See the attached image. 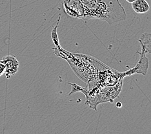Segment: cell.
Segmentation results:
<instances>
[{
  "instance_id": "obj_1",
  "label": "cell",
  "mask_w": 151,
  "mask_h": 134,
  "mask_svg": "<svg viewBox=\"0 0 151 134\" xmlns=\"http://www.w3.org/2000/svg\"><path fill=\"white\" fill-rule=\"evenodd\" d=\"M80 1L85 9V21L98 19L112 25L126 20V12L119 0Z\"/></svg>"
},
{
  "instance_id": "obj_2",
  "label": "cell",
  "mask_w": 151,
  "mask_h": 134,
  "mask_svg": "<svg viewBox=\"0 0 151 134\" xmlns=\"http://www.w3.org/2000/svg\"><path fill=\"white\" fill-rule=\"evenodd\" d=\"M63 6L67 15L72 18L84 20L85 9L80 0H64Z\"/></svg>"
},
{
  "instance_id": "obj_3",
  "label": "cell",
  "mask_w": 151,
  "mask_h": 134,
  "mask_svg": "<svg viewBox=\"0 0 151 134\" xmlns=\"http://www.w3.org/2000/svg\"><path fill=\"white\" fill-rule=\"evenodd\" d=\"M0 61L5 64V75L6 79H10L12 75H15L18 71L19 63L14 56L7 55L2 58Z\"/></svg>"
},
{
  "instance_id": "obj_4",
  "label": "cell",
  "mask_w": 151,
  "mask_h": 134,
  "mask_svg": "<svg viewBox=\"0 0 151 134\" xmlns=\"http://www.w3.org/2000/svg\"><path fill=\"white\" fill-rule=\"evenodd\" d=\"M131 4L134 11L138 14H145L150 10V5L146 0H136Z\"/></svg>"
},
{
  "instance_id": "obj_5",
  "label": "cell",
  "mask_w": 151,
  "mask_h": 134,
  "mask_svg": "<svg viewBox=\"0 0 151 134\" xmlns=\"http://www.w3.org/2000/svg\"><path fill=\"white\" fill-rule=\"evenodd\" d=\"M138 41L142 47V52L145 54L151 53V33H143Z\"/></svg>"
},
{
  "instance_id": "obj_6",
  "label": "cell",
  "mask_w": 151,
  "mask_h": 134,
  "mask_svg": "<svg viewBox=\"0 0 151 134\" xmlns=\"http://www.w3.org/2000/svg\"><path fill=\"white\" fill-rule=\"evenodd\" d=\"M5 72V64L2 62L0 61V77H1Z\"/></svg>"
},
{
  "instance_id": "obj_7",
  "label": "cell",
  "mask_w": 151,
  "mask_h": 134,
  "mask_svg": "<svg viewBox=\"0 0 151 134\" xmlns=\"http://www.w3.org/2000/svg\"><path fill=\"white\" fill-rule=\"evenodd\" d=\"M122 103L121 102H117V104H116V106H117V107H122Z\"/></svg>"
},
{
  "instance_id": "obj_8",
  "label": "cell",
  "mask_w": 151,
  "mask_h": 134,
  "mask_svg": "<svg viewBox=\"0 0 151 134\" xmlns=\"http://www.w3.org/2000/svg\"><path fill=\"white\" fill-rule=\"evenodd\" d=\"M126 1H127L128 3H132V2H134V1H136V0H125Z\"/></svg>"
}]
</instances>
